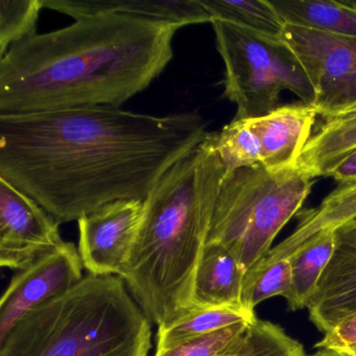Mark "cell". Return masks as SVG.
I'll return each mask as SVG.
<instances>
[{
    "label": "cell",
    "instance_id": "obj_2",
    "mask_svg": "<svg viewBox=\"0 0 356 356\" xmlns=\"http://www.w3.org/2000/svg\"><path fill=\"white\" fill-rule=\"evenodd\" d=\"M179 29L99 14L34 35L0 58V114L120 108L168 67Z\"/></svg>",
    "mask_w": 356,
    "mask_h": 356
},
{
    "label": "cell",
    "instance_id": "obj_27",
    "mask_svg": "<svg viewBox=\"0 0 356 356\" xmlns=\"http://www.w3.org/2000/svg\"><path fill=\"white\" fill-rule=\"evenodd\" d=\"M328 177L341 183L356 180V149L346 156L332 170Z\"/></svg>",
    "mask_w": 356,
    "mask_h": 356
},
{
    "label": "cell",
    "instance_id": "obj_4",
    "mask_svg": "<svg viewBox=\"0 0 356 356\" xmlns=\"http://www.w3.org/2000/svg\"><path fill=\"white\" fill-rule=\"evenodd\" d=\"M152 325L122 277L88 274L20 318L0 356H147Z\"/></svg>",
    "mask_w": 356,
    "mask_h": 356
},
{
    "label": "cell",
    "instance_id": "obj_25",
    "mask_svg": "<svg viewBox=\"0 0 356 356\" xmlns=\"http://www.w3.org/2000/svg\"><path fill=\"white\" fill-rule=\"evenodd\" d=\"M303 346L279 325L256 320L250 326V345L243 356H305Z\"/></svg>",
    "mask_w": 356,
    "mask_h": 356
},
{
    "label": "cell",
    "instance_id": "obj_21",
    "mask_svg": "<svg viewBox=\"0 0 356 356\" xmlns=\"http://www.w3.org/2000/svg\"><path fill=\"white\" fill-rule=\"evenodd\" d=\"M252 324L233 325L176 347L156 351L154 356H243L249 348Z\"/></svg>",
    "mask_w": 356,
    "mask_h": 356
},
{
    "label": "cell",
    "instance_id": "obj_12",
    "mask_svg": "<svg viewBox=\"0 0 356 356\" xmlns=\"http://www.w3.org/2000/svg\"><path fill=\"white\" fill-rule=\"evenodd\" d=\"M318 115L314 106L302 103L279 106L261 118L245 120L259 140L264 168L270 172L295 168Z\"/></svg>",
    "mask_w": 356,
    "mask_h": 356
},
{
    "label": "cell",
    "instance_id": "obj_13",
    "mask_svg": "<svg viewBox=\"0 0 356 356\" xmlns=\"http://www.w3.org/2000/svg\"><path fill=\"white\" fill-rule=\"evenodd\" d=\"M43 6L76 20L99 14H120L168 22L180 29L211 24L200 0H43Z\"/></svg>",
    "mask_w": 356,
    "mask_h": 356
},
{
    "label": "cell",
    "instance_id": "obj_17",
    "mask_svg": "<svg viewBox=\"0 0 356 356\" xmlns=\"http://www.w3.org/2000/svg\"><path fill=\"white\" fill-rule=\"evenodd\" d=\"M257 320L255 310L245 306L197 307L168 324L158 326L156 351L176 347L185 341L205 337L241 323Z\"/></svg>",
    "mask_w": 356,
    "mask_h": 356
},
{
    "label": "cell",
    "instance_id": "obj_22",
    "mask_svg": "<svg viewBox=\"0 0 356 356\" xmlns=\"http://www.w3.org/2000/svg\"><path fill=\"white\" fill-rule=\"evenodd\" d=\"M216 152L226 172L261 164L260 143L245 120H233L214 133Z\"/></svg>",
    "mask_w": 356,
    "mask_h": 356
},
{
    "label": "cell",
    "instance_id": "obj_24",
    "mask_svg": "<svg viewBox=\"0 0 356 356\" xmlns=\"http://www.w3.org/2000/svg\"><path fill=\"white\" fill-rule=\"evenodd\" d=\"M43 0H0V58L13 45L36 35Z\"/></svg>",
    "mask_w": 356,
    "mask_h": 356
},
{
    "label": "cell",
    "instance_id": "obj_30",
    "mask_svg": "<svg viewBox=\"0 0 356 356\" xmlns=\"http://www.w3.org/2000/svg\"><path fill=\"white\" fill-rule=\"evenodd\" d=\"M349 352L350 356H356V347L351 348V349L347 350Z\"/></svg>",
    "mask_w": 356,
    "mask_h": 356
},
{
    "label": "cell",
    "instance_id": "obj_5",
    "mask_svg": "<svg viewBox=\"0 0 356 356\" xmlns=\"http://www.w3.org/2000/svg\"><path fill=\"white\" fill-rule=\"evenodd\" d=\"M314 178L301 170L270 172L262 164L226 172L210 220L207 243L228 250L247 274L272 249L301 209Z\"/></svg>",
    "mask_w": 356,
    "mask_h": 356
},
{
    "label": "cell",
    "instance_id": "obj_20",
    "mask_svg": "<svg viewBox=\"0 0 356 356\" xmlns=\"http://www.w3.org/2000/svg\"><path fill=\"white\" fill-rule=\"evenodd\" d=\"M213 20L230 22L264 36L281 39L285 26L268 0H200Z\"/></svg>",
    "mask_w": 356,
    "mask_h": 356
},
{
    "label": "cell",
    "instance_id": "obj_14",
    "mask_svg": "<svg viewBox=\"0 0 356 356\" xmlns=\"http://www.w3.org/2000/svg\"><path fill=\"white\" fill-rule=\"evenodd\" d=\"M354 220H356V180L341 183L323 200L318 207L302 212L296 230L272 248L259 264H270L289 257L298 248L318 233L335 231Z\"/></svg>",
    "mask_w": 356,
    "mask_h": 356
},
{
    "label": "cell",
    "instance_id": "obj_28",
    "mask_svg": "<svg viewBox=\"0 0 356 356\" xmlns=\"http://www.w3.org/2000/svg\"><path fill=\"white\" fill-rule=\"evenodd\" d=\"M305 356H350L349 352L345 350L332 349V348H320L314 353Z\"/></svg>",
    "mask_w": 356,
    "mask_h": 356
},
{
    "label": "cell",
    "instance_id": "obj_3",
    "mask_svg": "<svg viewBox=\"0 0 356 356\" xmlns=\"http://www.w3.org/2000/svg\"><path fill=\"white\" fill-rule=\"evenodd\" d=\"M225 172L209 133L143 202V222L120 277L152 324H168L195 308V275Z\"/></svg>",
    "mask_w": 356,
    "mask_h": 356
},
{
    "label": "cell",
    "instance_id": "obj_6",
    "mask_svg": "<svg viewBox=\"0 0 356 356\" xmlns=\"http://www.w3.org/2000/svg\"><path fill=\"white\" fill-rule=\"evenodd\" d=\"M210 24L225 65L224 97L236 105L235 120H252L274 111L284 90L314 105L316 91L299 58L282 39L222 20Z\"/></svg>",
    "mask_w": 356,
    "mask_h": 356
},
{
    "label": "cell",
    "instance_id": "obj_8",
    "mask_svg": "<svg viewBox=\"0 0 356 356\" xmlns=\"http://www.w3.org/2000/svg\"><path fill=\"white\" fill-rule=\"evenodd\" d=\"M60 222L36 201L0 178V266L22 270L59 247Z\"/></svg>",
    "mask_w": 356,
    "mask_h": 356
},
{
    "label": "cell",
    "instance_id": "obj_19",
    "mask_svg": "<svg viewBox=\"0 0 356 356\" xmlns=\"http://www.w3.org/2000/svg\"><path fill=\"white\" fill-rule=\"evenodd\" d=\"M334 248L335 231H324L287 257L291 266V289L285 299L289 309L307 308Z\"/></svg>",
    "mask_w": 356,
    "mask_h": 356
},
{
    "label": "cell",
    "instance_id": "obj_7",
    "mask_svg": "<svg viewBox=\"0 0 356 356\" xmlns=\"http://www.w3.org/2000/svg\"><path fill=\"white\" fill-rule=\"evenodd\" d=\"M283 41L297 55L316 91L314 107L324 120L356 106V37L285 26Z\"/></svg>",
    "mask_w": 356,
    "mask_h": 356
},
{
    "label": "cell",
    "instance_id": "obj_23",
    "mask_svg": "<svg viewBox=\"0 0 356 356\" xmlns=\"http://www.w3.org/2000/svg\"><path fill=\"white\" fill-rule=\"evenodd\" d=\"M291 289V266L289 258L270 264H259L245 274L243 301L255 310L256 306L274 297L286 299Z\"/></svg>",
    "mask_w": 356,
    "mask_h": 356
},
{
    "label": "cell",
    "instance_id": "obj_11",
    "mask_svg": "<svg viewBox=\"0 0 356 356\" xmlns=\"http://www.w3.org/2000/svg\"><path fill=\"white\" fill-rule=\"evenodd\" d=\"M321 332L356 314V220L335 230V248L307 306Z\"/></svg>",
    "mask_w": 356,
    "mask_h": 356
},
{
    "label": "cell",
    "instance_id": "obj_15",
    "mask_svg": "<svg viewBox=\"0 0 356 356\" xmlns=\"http://www.w3.org/2000/svg\"><path fill=\"white\" fill-rule=\"evenodd\" d=\"M245 270L228 250L214 243L206 245L195 275V308L245 306Z\"/></svg>",
    "mask_w": 356,
    "mask_h": 356
},
{
    "label": "cell",
    "instance_id": "obj_26",
    "mask_svg": "<svg viewBox=\"0 0 356 356\" xmlns=\"http://www.w3.org/2000/svg\"><path fill=\"white\" fill-rule=\"evenodd\" d=\"M354 347H356V314L325 333L324 337L314 346L316 349L332 348L345 351Z\"/></svg>",
    "mask_w": 356,
    "mask_h": 356
},
{
    "label": "cell",
    "instance_id": "obj_18",
    "mask_svg": "<svg viewBox=\"0 0 356 356\" xmlns=\"http://www.w3.org/2000/svg\"><path fill=\"white\" fill-rule=\"evenodd\" d=\"M355 149L356 118L324 120L304 147L296 166L314 179L328 177Z\"/></svg>",
    "mask_w": 356,
    "mask_h": 356
},
{
    "label": "cell",
    "instance_id": "obj_1",
    "mask_svg": "<svg viewBox=\"0 0 356 356\" xmlns=\"http://www.w3.org/2000/svg\"><path fill=\"white\" fill-rule=\"evenodd\" d=\"M208 134L197 112L154 116L90 107L0 114V178L60 224L72 222L113 202H145Z\"/></svg>",
    "mask_w": 356,
    "mask_h": 356
},
{
    "label": "cell",
    "instance_id": "obj_29",
    "mask_svg": "<svg viewBox=\"0 0 356 356\" xmlns=\"http://www.w3.org/2000/svg\"><path fill=\"white\" fill-rule=\"evenodd\" d=\"M356 118V106H354V107L350 108L349 110H346L343 113L339 114V115L334 116V118L327 120H347V118Z\"/></svg>",
    "mask_w": 356,
    "mask_h": 356
},
{
    "label": "cell",
    "instance_id": "obj_10",
    "mask_svg": "<svg viewBox=\"0 0 356 356\" xmlns=\"http://www.w3.org/2000/svg\"><path fill=\"white\" fill-rule=\"evenodd\" d=\"M143 201L113 202L83 216L79 222V253L95 276H122L143 218Z\"/></svg>",
    "mask_w": 356,
    "mask_h": 356
},
{
    "label": "cell",
    "instance_id": "obj_16",
    "mask_svg": "<svg viewBox=\"0 0 356 356\" xmlns=\"http://www.w3.org/2000/svg\"><path fill=\"white\" fill-rule=\"evenodd\" d=\"M286 26L356 37V1L268 0Z\"/></svg>",
    "mask_w": 356,
    "mask_h": 356
},
{
    "label": "cell",
    "instance_id": "obj_9",
    "mask_svg": "<svg viewBox=\"0 0 356 356\" xmlns=\"http://www.w3.org/2000/svg\"><path fill=\"white\" fill-rule=\"evenodd\" d=\"M83 268L79 249L63 241L28 268L18 270L0 301V341L29 312L78 284L84 278Z\"/></svg>",
    "mask_w": 356,
    "mask_h": 356
}]
</instances>
